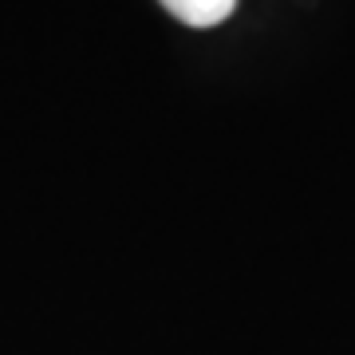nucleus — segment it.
<instances>
[{"instance_id": "obj_1", "label": "nucleus", "mask_w": 355, "mask_h": 355, "mask_svg": "<svg viewBox=\"0 0 355 355\" xmlns=\"http://www.w3.org/2000/svg\"><path fill=\"white\" fill-rule=\"evenodd\" d=\"M162 8L190 28H214L233 16L237 0H162Z\"/></svg>"}]
</instances>
